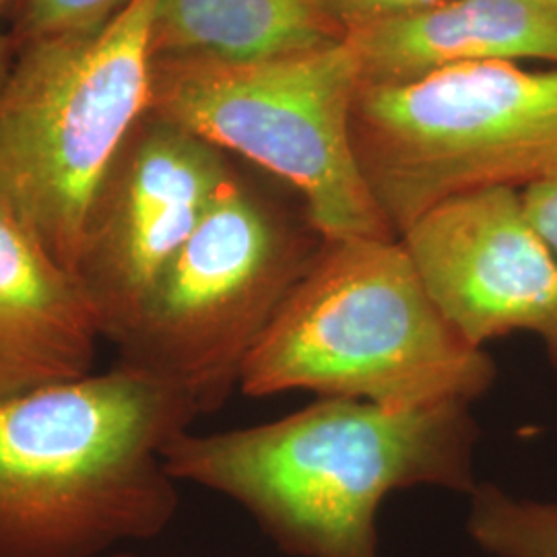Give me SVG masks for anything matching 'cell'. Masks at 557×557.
<instances>
[{
    "mask_svg": "<svg viewBox=\"0 0 557 557\" xmlns=\"http://www.w3.org/2000/svg\"><path fill=\"white\" fill-rule=\"evenodd\" d=\"M478 442L469 403L397 411L320 398L260 425L188 430L163 448V467L236 502L287 556L380 557L382 502L413 487L469 496Z\"/></svg>",
    "mask_w": 557,
    "mask_h": 557,
    "instance_id": "1",
    "label": "cell"
},
{
    "mask_svg": "<svg viewBox=\"0 0 557 557\" xmlns=\"http://www.w3.org/2000/svg\"><path fill=\"white\" fill-rule=\"evenodd\" d=\"M199 418L122 361L0 400V557H103L160 537L180 506L163 448Z\"/></svg>",
    "mask_w": 557,
    "mask_h": 557,
    "instance_id": "2",
    "label": "cell"
},
{
    "mask_svg": "<svg viewBox=\"0 0 557 557\" xmlns=\"http://www.w3.org/2000/svg\"><path fill=\"white\" fill-rule=\"evenodd\" d=\"M496 376V361L442 314L400 239H324L246 361L239 391H310L407 411L471 405Z\"/></svg>",
    "mask_w": 557,
    "mask_h": 557,
    "instance_id": "3",
    "label": "cell"
},
{
    "mask_svg": "<svg viewBox=\"0 0 557 557\" xmlns=\"http://www.w3.org/2000/svg\"><path fill=\"white\" fill-rule=\"evenodd\" d=\"M153 9L20 46L0 81V215L73 275L101 178L151 108Z\"/></svg>",
    "mask_w": 557,
    "mask_h": 557,
    "instance_id": "4",
    "label": "cell"
},
{
    "mask_svg": "<svg viewBox=\"0 0 557 557\" xmlns=\"http://www.w3.org/2000/svg\"><path fill=\"white\" fill-rule=\"evenodd\" d=\"M345 40L255 62L153 60L151 108L298 193L324 239L397 238L359 170Z\"/></svg>",
    "mask_w": 557,
    "mask_h": 557,
    "instance_id": "5",
    "label": "cell"
},
{
    "mask_svg": "<svg viewBox=\"0 0 557 557\" xmlns=\"http://www.w3.org/2000/svg\"><path fill=\"white\" fill-rule=\"evenodd\" d=\"M359 170L400 238L444 200L557 172V69L471 62L363 83L351 114Z\"/></svg>",
    "mask_w": 557,
    "mask_h": 557,
    "instance_id": "6",
    "label": "cell"
},
{
    "mask_svg": "<svg viewBox=\"0 0 557 557\" xmlns=\"http://www.w3.org/2000/svg\"><path fill=\"white\" fill-rule=\"evenodd\" d=\"M322 244L234 170L116 345L119 361L180 388L200 418L215 413Z\"/></svg>",
    "mask_w": 557,
    "mask_h": 557,
    "instance_id": "7",
    "label": "cell"
},
{
    "mask_svg": "<svg viewBox=\"0 0 557 557\" xmlns=\"http://www.w3.org/2000/svg\"><path fill=\"white\" fill-rule=\"evenodd\" d=\"M234 170L220 147L153 110L135 124L91 200L75 264L101 338L128 335Z\"/></svg>",
    "mask_w": 557,
    "mask_h": 557,
    "instance_id": "8",
    "label": "cell"
},
{
    "mask_svg": "<svg viewBox=\"0 0 557 557\" xmlns=\"http://www.w3.org/2000/svg\"><path fill=\"white\" fill-rule=\"evenodd\" d=\"M398 239L442 314L471 345L529 333L557 368V255L527 218L518 188L444 200Z\"/></svg>",
    "mask_w": 557,
    "mask_h": 557,
    "instance_id": "9",
    "label": "cell"
},
{
    "mask_svg": "<svg viewBox=\"0 0 557 557\" xmlns=\"http://www.w3.org/2000/svg\"><path fill=\"white\" fill-rule=\"evenodd\" d=\"M363 83H405L471 62H557V4L549 0H444L349 29Z\"/></svg>",
    "mask_w": 557,
    "mask_h": 557,
    "instance_id": "10",
    "label": "cell"
},
{
    "mask_svg": "<svg viewBox=\"0 0 557 557\" xmlns=\"http://www.w3.org/2000/svg\"><path fill=\"white\" fill-rule=\"evenodd\" d=\"M100 341L79 281L0 215V400L91 374Z\"/></svg>",
    "mask_w": 557,
    "mask_h": 557,
    "instance_id": "11",
    "label": "cell"
},
{
    "mask_svg": "<svg viewBox=\"0 0 557 557\" xmlns=\"http://www.w3.org/2000/svg\"><path fill=\"white\" fill-rule=\"evenodd\" d=\"M343 38L320 0H156L149 50L153 60L255 62Z\"/></svg>",
    "mask_w": 557,
    "mask_h": 557,
    "instance_id": "12",
    "label": "cell"
},
{
    "mask_svg": "<svg viewBox=\"0 0 557 557\" xmlns=\"http://www.w3.org/2000/svg\"><path fill=\"white\" fill-rule=\"evenodd\" d=\"M467 533L494 557H557V499L515 496L479 481L467 496Z\"/></svg>",
    "mask_w": 557,
    "mask_h": 557,
    "instance_id": "13",
    "label": "cell"
},
{
    "mask_svg": "<svg viewBox=\"0 0 557 557\" xmlns=\"http://www.w3.org/2000/svg\"><path fill=\"white\" fill-rule=\"evenodd\" d=\"M133 0H4V21L13 46L100 32Z\"/></svg>",
    "mask_w": 557,
    "mask_h": 557,
    "instance_id": "14",
    "label": "cell"
},
{
    "mask_svg": "<svg viewBox=\"0 0 557 557\" xmlns=\"http://www.w3.org/2000/svg\"><path fill=\"white\" fill-rule=\"evenodd\" d=\"M438 2L444 0H320L329 17L337 23L343 34L379 21L416 13Z\"/></svg>",
    "mask_w": 557,
    "mask_h": 557,
    "instance_id": "15",
    "label": "cell"
},
{
    "mask_svg": "<svg viewBox=\"0 0 557 557\" xmlns=\"http://www.w3.org/2000/svg\"><path fill=\"white\" fill-rule=\"evenodd\" d=\"M527 218L557 255V172L520 190Z\"/></svg>",
    "mask_w": 557,
    "mask_h": 557,
    "instance_id": "16",
    "label": "cell"
},
{
    "mask_svg": "<svg viewBox=\"0 0 557 557\" xmlns=\"http://www.w3.org/2000/svg\"><path fill=\"white\" fill-rule=\"evenodd\" d=\"M2 20H4V0H0V81L4 79L11 62L15 59V46L9 32L2 27Z\"/></svg>",
    "mask_w": 557,
    "mask_h": 557,
    "instance_id": "17",
    "label": "cell"
},
{
    "mask_svg": "<svg viewBox=\"0 0 557 557\" xmlns=\"http://www.w3.org/2000/svg\"><path fill=\"white\" fill-rule=\"evenodd\" d=\"M103 557H140L137 554H128V552H112V554H108V556Z\"/></svg>",
    "mask_w": 557,
    "mask_h": 557,
    "instance_id": "18",
    "label": "cell"
},
{
    "mask_svg": "<svg viewBox=\"0 0 557 557\" xmlns=\"http://www.w3.org/2000/svg\"><path fill=\"white\" fill-rule=\"evenodd\" d=\"M549 2H556V4H557V0H549Z\"/></svg>",
    "mask_w": 557,
    "mask_h": 557,
    "instance_id": "19",
    "label": "cell"
}]
</instances>
